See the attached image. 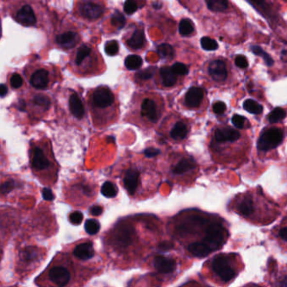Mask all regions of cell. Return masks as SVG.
Masks as SVG:
<instances>
[{
  "instance_id": "obj_26",
  "label": "cell",
  "mask_w": 287,
  "mask_h": 287,
  "mask_svg": "<svg viewBox=\"0 0 287 287\" xmlns=\"http://www.w3.org/2000/svg\"><path fill=\"white\" fill-rule=\"evenodd\" d=\"M189 133V127L184 121L178 120L171 128L169 136L175 141H181L186 137Z\"/></svg>"
},
{
  "instance_id": "obj_52",
  "label": "cell",
  "mask_w": 287,
  "mask_h": 287,
  "mask_svg": "<svg viewBox=\"0 0 287 287\" xmlns=\"http://www.w3.org/2000/svg\"><path fill=\"white\" fill-rule=\"evenodd\" d=\"M249 1L252 2L253 4L255 6L260 7V8L265 7V0H249Z\"/></svg>"
},
{
  "instance_id": "obj_40",
  "label": "cell",
  "mask_w": 287,
  "mask_h": 287,
  "mask_svg": "<svg viewBox=\"0 0 287 287\" xmlns=\"http://www.w3.org/2000/svg\"><path fill=\"white\" fill-rule=\"evenodd\" d=\"M156 74V68H149L136 73V79L138 81H148Z\"/></svg>"
},
{
  "instance_id": "obj_21",
  "label": "cell",
  "mask_w": 287,
  "mask_h": 287,
  "mask_svg": "<svg viewBox=\"0 0 287 287\" xmlns=\"http://www.w3.org/2000/svg\"><path fill=\"white\" fill-rule=\"evenodd\" d=\"M209 73L217 82H223L227 77L226 63L221 60L212 61L208 68Z\"/></svg>"
},
{
  "instance_id": "obj_47",
  "label": "cell",
  "mask_w": 287,
  "mask_h": 287,
  "mask_svg": "<svg viewBox=\"0 0 287 287\" xmlns=\"http://www.w3.org/2000/svg\"><path fill=\"white\" fill-rule=\"evenodd\" d=\"M226 104L223 102H221V101H218V102H216L214 104H213V111H214L215 113L217 114V115H221V114H223L226 111Z\"/></svg>"
},
{
  "instance_id": "obj_17",
  "label": "cell",
  "mask_w": 287,
  "mask_h": 287,
  "mask_svg": "<svg viewBox=\"0 0 287 287\" xmlns=\"http://www.w3.org/2000/svg\"><path fill=\"white\" fill-rule=\"evenodd\" d=\"M178 77L172 69V67L163 66L157 73V84L163 88H172L176 84Z\"/></svg>"
},
{
  "instance_id": "obj_54",
  "label": "cell",
  "mask_w": 287,
  "mask_h": 287,
  "mask_svg": "<svg viewBox=\"0 0 287 287\" xmlns=\"http://www.w3.org/2000/svg\"><path fill=\"white\" fill-rule=\"evenodd\" d=\"M171 247H172V244L170 243H168V242H164V243H162L160 244V246H159V249L161 250H168L170 249Z\"/></svg>"
},
{
  "instance_id": "obj_39",
  "label": "cell",
  "mask_w": 287,
  "mask_h": 287,
  "mask_svg": "<svg viewBox=\"0 0 287 287\" xmlns=\"http://www.w3.org/2000/svg\"><path fill=\"white\" fill-rule=\"evenodd\" d=\"M202 48L205 51H215L218 48V43L215 41L214 39L204 36L201 40Z\"/></svg>"
},
{
  "instance_id": "obj_11",
  "label": "cell",
  "mask_w": 287,
  "mask_h": 287,
  "mask_svg": "<svg viewBox=\"0 0 287 287\" xmlns=\"http://www.w3.org/2000/svg\"><path fill=\"white\" fill-rule=\"evenodd\" d=\"M241 139V133L237 130L233 129L229 126L220 127L215 130L212 146H214V148L220 147L221 149L225 148L230 149L231 146L237 144Z\"/></svg>"
},
{
  "instance_id": "obj_42",
  "label": "cell",
  "mask_w": 287,
  "mask_h": 287,
  "mask_svg": "<svg viewBox=\"0 0 287 287\" xmlns=\"http://www.w3.org/2000/svg\"><path fill=\"white\" fill-rule=\"evenodd\" d=\"M158 53L164 58H169L174 56V49L169 45H162L158 48Z\"/></svg>"
},
{
  "instance_id": "obj_4",
  "label": "cell",
  "mask_w": 287,
  "mask_h": 287,
  "mask_svg": "<svg viewBox=\"0 0 287 287\" xmlns=\"http://www.w3.org/2000/svg\"><path fill=\"white\" fill-rule=\"evenodd\" d=\"M25 79L38 90L49 89L60 79V73L51 64L31 63L24 70Z\"/></svg>"
},
{
  "instance_id": "obj_49",
  "label": "cell",
  "mask_w": 287,
  "mask_h": 287,
  "mask_svg": "<svg viewBox=\"0 0 287 287\" xmlns=\"http://www.w3.org/2000/svg\"><path fill=\"white\" fill-rule=\"evenodd\" d=\"M102 212H103V207L101 206V205H95V206H92L90 210H89V213H90L92 216H95V217H97V216H100V215L102 214Z\"/></svg>"
},
{
  "instance_id": "obj_1",
  "label": "cell",
  "mask_w": 287,
  "mask_h": 287,
  "mask_svg": "<svg viewBox=\"0 0 287 287\" xmlns=\"http://www.w3.org/2000/svg\"><path fill=\"white\" fill-rule=\"evenodd\" d=\"M68 68L78 78H91L104 73L106 65L98 48L84 43L79 45L70 55Z\"/></svg>"
},
{
  "instance_id": "obj_19",
  "label": "cell",
  "mask_w": 287,
  "mask_h": 287,
  "mask_svg": "<svg viewBox=\"0 0 287 287\" xmlns=\"http://www.w3.org/2000/svg\"><path fill=\"white\" fill-rule=\"evenodd\" d=\"M154 268L158 273L163 275L172 274L176 270V261L174 259L164 255L155 256L153 260Z\"/></svg>"
},
{
  "instance_id": "obj_34",
  "label": "cell",
  "mask_w": 287,
  "mask_h": 287,
  "mask_svg": "<svg viewBox=\"0 0 287 287\" xmlns=\"http://www.w3.org/2000/svg\"><path fill=\"white\" fill-rule=\"evenodd\" d=\"M141 6L142 3L138 0H126L123 5L124 12L128 16H132L133 14L136 12Z\"/></svg>"
},
{
  "instance_id": "obj_37",
  "label": "cell",
  "mask_w": 287,
  "mask_h": 287,
  "mask_svg": "<svg viewBox=\"0 0 287 287\" xmlns=\"http://www.w3.org/2000/svg\"><path fill=\"white\" fill-rule=\"evenodd\" d=\"M84 228H85L87 234L89 235H95V234H98L99 231L101 229V224L97 220L88 219L86 221Z\"/></svg>"
},
{
  "instance_id": "obj_55",
  "label": "cell",
  "mask_w": 287,
  "mask_h": 287,
  "mask_svg": "<svg viewBox=\"0 0 287 287\" xmlns=\"http://www.w3.org/2000/svg\"><path fill=\"white\" fill-rule=\"evenodd\" d=\"M278 286H281V287H287V275H285L284 277L281 279L279 281Z\"/></svg>"
},
{
  "instance_id": "obj_12",
  "label": "cell",
  "mask_w": 287,
  "mask_h": 287,
  "mask_svg": "<svg viewBox=\"0 0 287 287\" xmlns=\"http://www.w3.org/2000/svg\"><path fill=\"white\" fill-rule=\"evenodd\" d=\"M227 238V231L224 227L219 223H213L210 225L205 229V242L212 251L220 249Z\"/></svg>"
},
{
  "instance_id": "obj_9",
  "label": "cell",
  "mask_w": 287,
  "mask_h": 287,
  "mask_svg": "<svg viewBox=\"0 0 287 287\" xmlns=\"http://www.w3.org/2000/svg\"><path fill=\"white\" fill-rule=\"evenodd\" d=\"M122 40L127 49L136 53L145 51L149 46L144 29L142 25L133 24L130 26L129 31H127L124 35Z\"/></svg>"
},
{
  "instance_id": "obj_53",
  "label": "cell",
  "mask_w": 287,
  "mask_h": 287,
  "mask_svg": "<svg viewBox=\"0 0 287 287\" xmlns=\"http://www.w3.org/2000/svg\"><path fill=\"white\" fill-rule=\"evenodd\" d=\"M7 93H8V88H7V86L5 84H1V88H0V95H1V97L3 98L5 95H7Z\"/></svg>"
},
{
  "instance_id": "obj_23",
  "label": "cell",
  "mask_w": 287,
  "mask_h": 287,
  "mask_svg": "<svg viewBox=\"0 0 287 287\" xmlns=\"http://www.w3.org/2000/svg\"><path fill=\"white\" fill-rule=\"evenodd\" d=\"M30 104L32 107L34 108L36 111L46 112L50 109L51 101L48 95L35 93L31 96Z\"/></svg>"
},
{
  "instance_id": "obj_38",
  "label": "cell",
  "mask_w": 287,
  "mask_h": 287,
  "mask_svg": "<svg viewBox=\"0 0 287 287\" xmlns=\"http://www.w3.org/2000/svg\"><path fill=\"white\" fill-rule=\"evenodd\" d=\"M10 84L13 89H19L24 84V79L19 73H13L9 78Z\"/></svg>"
},
{
  "instance_id": "obj_16",
  "label": "cell",
  "mask_w": 287,
  "mask_h": 287,
  "mask_svg": "<svg viewBox=\"0 0 287 287\" xmlns=\"http://www.w3.org/2000/svg\"><path fill=\"white\" fill-rule=\"evenodd\" d=\"M68 110L73 117L78 120H82L85 117V106L83 100L77 92L68 90Z\"/></svg>"
},
{
  "instance_id": "obj_36",
  "label": "cell",
  "mask_w": 287,
  "mask_h": 287,
  "mask_svg": "<svg viewBox=\"0 0 287 287\" xmlns=\"http://www.w3.org/2000/svg\"><path fill=\"white\" fill-rule=\"evenodd\" d=\"M287 117V112L282 108H275L269 114L268 119L270 123H276Z\"/></svg>"
},
{
  "instance_id": "obj_46",
  "label": "cell",
  "mask_w": 287,
  "mask_h": 287,
  "mask_svg": "<svg viewBox=\"0 0 287 287\" xmlns=\"http://www.w3.org/2000/svg\"><path fill=\"white\" fill-rule=\"evenodd\" d=\"M16 186V184L15 181H12V180L6 181L5 183H3V185H2V187H1V193H2V194L9 193L10 191H11L13 189H15Z\"/></svg>"
},
{
  "instance_id": "obj_35",
  "label": "cell",
  "mask_w": 287,
  "mask_h": 287,
  "mask_svg": "<svg viewBox=\"0 0 287 287\" xmlns=\"http://www.w3.org/2000/svg\"><path fill=\"white\" fill-rule=\"evenodd\" d=\"M119 51H120V45L116 40L107 41L104 45V51L110 57L117 56V54L119 53Z\"/></svg>"
},
{
  "instance_id": "obj_31",
  "label": "cell",
  "mask_w": 287,
  "mask_h": 287,
  "mask_svg": "<svg viewBox=\"0 0 287 287\" xmlns=\"http://www.w3.org/2000/svg\"><path fill=\"white\" fill-rule=\"evenodd\" d=\"M101 193L106 198H115L118 194V188L111 181H106L101 187Z\"/></svg>"
},
{
  "instance_id": "obj_18",
  "label": "cell",
  "mask_w": 287,
  "mask_h": 287,
  "mask_svg": "<svg viewBox=\"0 0 287 287\" xmlns=\"http://www.w3.org/2000/svg\"><path fill=\"white\" fill-rule=\"evenodd\" d=\"M123 186L130 195H134L140 185V173L136 169H129L124 174Z\"/></svg>"
},
{
  "instance_id": "obj_44",
  "label": "cell",
  "mask_w": 287,
  "mask_h": 287,
  "mask_svg": "<svg viewBox=\"0 0 287 287\" xmlns=\"http://www.w3.org/2000/svg\"><path fill=\"white\" fill-rule=\"evenodd\" d=\"M232 121H233L234 126H236L237 128H238V129H243L244 126H245L246 119H245V117L239 116V115H235L232 118Z\"/></svg>"
},
{
  "instance_id": "obj_29",
  "label": "cell",
  "mask_w": 287,
  "mask_h": 287,
  "mask_svg": "<svg viewBox=\"0 0 287 287\" xmlns=\"http://www.w3.org/2000/svg\"><path fill=\"white\" fill-rule=\"evenodd\" d=\"M125 67L128 70H137L142 66V58L138 55H131L125 59Z\"/></svg>"
},
{
  "instance_id": "obj_25",
  "label": "cell",
  "mask_w": 287,
  "mask_h": 287,
  "mask_svg": "<svg viewBox=\"0 0 287 287\" xmlns=\"http://www.w3.org/2000/svg\"><path fill=\"white\" fill-rule=\"evenodd\" d=\"M40 252L34 247H27L19 253V259L25 265H32L39 261Z\"/></svg>"
},
{
  "instance_id": "obj_51",
  "label": "cell",
  "mask_w": 287,
  "mask_h": 287,
  "mask_svg": "<svg viewBox=\"0 0 287 287\" xmlns=\"http://www.w3.org/2000/svg\"><path fill=\"white\" fill-rule=\"evenodd\" d=\"M144 153H145L147 157L152 158V157H155V156H157L159 153V150L153 149V148H149V149H146Z\"/></svg>"
},
{
  "instance_id": "obj_3",
  "label": "cell",
  "mask_w": 287,
  "mask_h": 287,
  "mask_svg": "<svg viewBox=\"0 0 287 287\" xmlns=\"http://www.w3.org/2000/svg\"><path fill=\"white\" fill-rule=\"evenodd\" d=\"M132 111L143 123L155 125L164 111V101L156 93H138L134 95L132 101Z\"/></svg>"
},
{
  "instance_id": "obj_43",
  "label": "cell",
  "mask_w": 287,
  "mask_h": 287,
  "mask_svg": "<svg viewBox=\"0 0 287 287\" xmlns=\"http://www.w3.org/2000/svg\"><path fill=\"white\" fill-rule=\"evenodd\" d=\"M84 215L82 212H73L69 215V221L73 225H79L82 222Z\"/></svg>"
},
{
  "instance_id": "obj_50",
  "label": "cell",
  "mask_w": 287,
  "mask_h": 287,
  "mask_svg": "<svg viewBox=\"0 0 287 287\" xmlns=\"http://www.w3.org/2000/svg\"><path fill=\"white\" fill-rule=\"evenodd\" d=\"M42 196L47 201H52L54 198L53 193H52V191L50 189H48V188L43 189V190H42Z\"/></svg>"
},
{
  "instance_id": "obj_8",
  "label": "cell",
  "mask_w": 287,
  "mask_h": 287,
  "mask_svg": "<svg viewBox=\"0 0 287 287\" xmlns=\"http://www.w3.org/2000/svg\"><path fill=\"white\" fill-rule=\"evenodd\" d=\"M212 272L220 281L228 283L237 275V270L234 268L230 256L218 255L211 259L210 265Z\"/></svg>"
},
{
  "instance_id": "obj_14",
  "label": "cell",
  "mask_w": 287,
  "mask_h": 287,
  "mask_svg": "<svg viewBox=\"0 0 287 287\" xmlns=\"http://www.w3.org/2000/svg\"><path fill=\"white\" fill-rule=\"evenodd\" d=\"M32 167L35 172L45 173L53 168V164L47 154V152L41 147H33L32 152Z\"/></svg>"
},
{
  "instance_id": "obj_41",
  "label": "cell",
  "mask_w": 287,
  "mask_h": 287,
  "mask_svg": "<svg viewBox=\"0 0 287 287\" xmlns=\"http://www.w3.org/2000/svg\"><path fill=\"white\" fill-rule=\"evenodd\" d=\"M172 69L174 70V73L178 76H186L189 73L188 67L181 63H175L172 66Z\"/></svg>"
},
{
  "instance_id": "obj_20",
  "label": "cell",
  "mask_w": 287,
  "mask_h": 287,
  "mask_svg": "<svg viewBox=\"0 0 287 287\" xmlns=\"http://www.w3.org/2000/svg\"><path fill=\"white\" fill-rule=\"evenodd\" d=\"M196 163L190 157H184L174 164L172 168V173L176 176H183L191 171L195 170Z\"/></svg>"
},
{
  "instance_id": "obj_45",
  "label": "cell",
  "mask_w": 287,
  "mask_h": 287,
  "mask_svg": "<svg viewBox=\"0 0 287 287\" xmlns=\"http://www.w3.org/2000/svg\"><path fill=\"white\" fill-rule=\"evenodd\" d=\"M235 64L240 68H247L249 66V62H248V59L244 56L238 55L235 58Z\"/></svg>"
},
{
  "instance_id": "obj_5",
  "label": "cell",
  "mask_w": 287,
  "mask_h": 287,
  "mask_svg": "<svg viewBox=\"0 0 287 287\" xmlns=\"http://www.w3.org/2000/svg\"><path fill=\"white\" fill-rule=\"evenodd\" d=\"M9 13L16 22L25 27H41L42 25L41 8L30 0H17L10 4Z\"/></svg>"
},
{
  "instance_id": "obj_7",
  "label": "cell",
  "mask_w": 287,
  "mask_h": 287,
  "mask_svg": "<svg viewBox=\"0 0 287 287\" xmlns=\"http://www.w3.org/2000/svg\"><path fill=\"white\" fill-rule=\"evenodd\" d=\"M82 41V36L79 30L73 25H61L56 32H54L53 44L57 49L68 51L73 50V48L79 47Z\"/></svg>"
},
{
  "instance_id": "obj_13",
  "label": "cell",
  "mask_w": 287,
  "mask_h": 287,
  "mask_svg": "<svg viewBox=\"0 0 287 287\" xmlns=\"http://www.w3.org/2000/svg\"><path fill=\"white\" fill-rule=\"evenodd\" d=\"M283 132L279 128L273 127L266 130L261 134L258 142V148L260 151H270L280 145L283 140Z\"/></svg>"
},
{
  "instance_id": "obj_32",
  "label": "cell",
  "mask_w": 287,
  "mask_h": 287,
  "mask_svg": "<svg viewBox=\"0 0 287 287\" xmlns=\"http://www.w3.org/2000/svg\"><path fill=\"white\" fill-rule=\"evenodd\" d=\"M243 108L248 112H250L251 114H254V115H259V114L262 113L263 111L262 105L259 104L257 101L251 100V99H249V100L244 101Z\"/></svg>"
},
{
  "instance_id": "obj_48",
  "label": "cell",
  "mask_w": 287,
  "mask_h": 287,
  "mask_svg": "<svg viewBox=\"0 0 287 287\" xmlns=\"http://www.w3.org/2000/svg\"><path fill=\"white\" fill-rule=\"evenodd\" d=\"M278 235L284 243H287V225L283 226L279 229Z\"/></svg>"
},
{
  "instance_id": "obj_30",
  "label": "cell",
  "mask_w": 287,
  "mask_h": 287,
  "mask_svg": "<svg viewBox=\"0 0 287 287\" xmlns=\"http://www.w3.org/2000/svg\"><path fill=\"white\" fill-rule=\"evenodd\" d=\"M195 31V26L189 19H183L180 20L179 25V32L182 36H189Z\"/></svg>"
},
{
  "instance_id": "obj_15",
  "label": "cell",
  "mask_w": 287,
  "mask_h": 287,
  "mask_svg": "<svg viewBox=\"0 0 287 287\" xmlns=\"http://www.w3.org/2000/svg\"><path fill=\"white\" fill-rule=\"evenodd\" d=\"M49 281L57 287H65L69 284L71 281V274L68 269L63 265L51 266L48 271Z\"/></svg>"
},
{
  "instance_id": "obj_10",
  "label": "cell",
  "mask_w": 287,
  "mask_h": 287,
  "mask_svg": "<svg viewBox=\"0 0 287 287\" xmlns=\"http://www.w3.org/2000/svg\"><path fill=\"white\" fill-rule=\"evenodd\" d=\"M136 231L133 225L122 222L117 225L112 234V243L118 250H126L133 246L136 241Z\"/></svg>"
},
{
  "instance_id": "obj_24",
  "label": "cell",
  "mask_w": 287,
  "mask_h": 287,
  "mask_svg": "<svg viewBox=\"0 0 287 287\" xmlns=\"http://www.w3.org/2000/svg\"><path fill=\"white\" fill-rule=\"evenodd\" d=\"M73 255L81 260H88L95 256V250L91 242H85L79 244L73 250Z\"/></svg>"
},
{
  "instance_id": "obj_2",
  "label": "cell",
  "mask_w": 287,
  "mask_h": 287,
  "mask_svg": "<svg viewBox=\"0 0 287 287\" xmlns=\"http://www.w3.org/2000/svg\"><path fill=\"white\" fill-rule=\"evenodd\" d=\"M87 102L93 119L107 122L118 115V101L108 86L101 85L91 88L87 94Z\"/></svg>"
},
{
  "instance_id": "obj_27",
  "label": "cell",
  "mask_w": 287,
  "mask_h": 287,
  "mask_svg": "<svg viewBox=\"0 0 287 287\" xmlns=\"http://www.w3.org/2000/svg\"><path fill=\"white\" fill-rule=\"evenodd\" d=\"M188 250L192 255L199 257V258H203L208 255L209 253L212 251V249L206 243H198V242L189 244L188 246Z\"/></svg>"
},
{
  "instance_id": "obj_6",
  "label": "cell",
  "mask_w": 287,
  "mask_h": 287,
  "mask_svg": "<svg viewBox=\"0 0 287 287\" xmlns=\"http://www.w3.org/2000/svg\"><path fill=\"white\" fill-rule=\"evenodd\" d=\"M104 0H76L73 14L78 19L89 24L98 22L107 13Z\"/></svg>"
},
{
  "instance_id": "obj_33",
  "label": "cell",
  "mask_w": 287,
  "mask_h": 287,
  "mask_svg": "<svg viewBox=\"0 0 287 287\" xmlns=\"http://www.w3.org/2000/svg\"><path fill=\"white\" fill-rule=\"evenodd\" d=\"M251 51L253 53L255 54L256 56L262 57L263 60L265 61V63H266L267 66H273V64H274L273 58L265 51L263 50L262 48H260L259 46H253V47H251Z\"/></svg>"
},
{
  "instance_id": "obj_28",
  "label": "cell",
  "mask_w": 287,
  "mask_h": 287,
  "mask_svg": "<svg viewBox=\"0 0 287 287\" xmlns=\"http://www.w3.org/2000/svg\"><path fill=\"white\" fill-rule=\"evenodd\" d=\"M208 9L214 12H224L228 8L227 0H205Z\"/></svg>"
},
{
  "instance_id": "obj_22",
  "label": "cell",
  "mask_w": 287,
  "mask_h": 287,
  "mask_svg": "<svg viewBox=\"0 0 287 287\" xmlns=\"http://www.w3.org/2000/svg\"><path fill=\"white\" fill-rule=\"evenodd\" d=\"M204 98V91L199 87H191L189 88L185 96V103L187 107L190 109L199 107Z\"/></svg>"
}]
</instances>
